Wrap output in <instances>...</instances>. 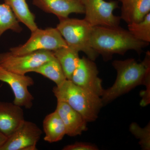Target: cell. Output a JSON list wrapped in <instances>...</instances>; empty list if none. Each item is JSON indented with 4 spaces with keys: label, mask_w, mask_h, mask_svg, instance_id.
<instances>
[{
    "label": "cell",
    "mask_w": 150,
    "mask_h": 150,
    "mask_svg": "<svg viewBox=\"0 0 150 150\" xmlns=\"http://www.w3.org/2000/svg\"><path fill=\"white\" fill-rule=\"evenodd\" d=\"M33 4L45 12L55 15L59 19L69 17L71 13H84L81 0H33Z\"/></svg>",
    "instance_id": "cell-11"
},
{
    "label": "cell",
    "mask_w": 150,
    "mask_h": 150,
    "mask_svg": "<svg viewBox=\"0 0 150 150\" xmlns=\"http://www.w3.org/2000/svg\"><path fill=\"white\" fill-rule=\"evenodd\" d=\"M67 46V43L56 28H38L31 32L25 43L10 48L9 51L13 55H21L43 50L54 51Z\"/></svg>",
    "instance_id": "cell-5"
},
{
    "label": "cell",
    "mask_w": 150,
    "mask_h": 150,
    "mask_svg": "<svg viewBox=\"0 0 150 150\" xmlns=\"http://www.w3.org/2000/svg\"><path fill=\"white\" fill-rule=\"evenodd\" d=\"M84 8L85 20L92 27L119 26L121 18L114 15L118 2L105 0H81Z\"/></svg>",
    "instance_id": "cell-7"
},
{
    "label": "cell",
    "mask_w": 150,
    "mask_h": 150,
    "mask_svg": "<svg viewBox=\"0 0 150 150\" xmlns=\"http://www.w3.org/2000/svg\"><path fill=\"white\" fill-rule=\"evenodd\" d=\"M98 149L95 145L85 142H76L72 144L65 146L63 150H97Z\"/></svg>",
    "instance_id": "cell-22"
},
{
    "label": "cell",
    "mask_w": 150,
    "mask_h": 150,
    "mask_svg": "<svg viewBox=\"0 0 150 150\" xmlns=\"http://www.w3.org/2000/svg\"><path fill=\"white\" fill-rule=\"evenodd\" d=\"M112 66L117 71L115 82L105 90L101 97L103 105L108 104L118 97L127 93L137 86L144 85L146 95L150 94V54L148 51L143 62L135 59L115 60Z\"/></svg>",
    "instance_id": "cell-1"
},
{
    "label": "cell",
    "mask_w": 150,
    "mask_h": 150,
    "mask_svg": "<svg viewBox=\"0 0 150 150\" xmlns=\"http://www.w3.org/2000/svg\"><path fill=\"white\" fill-rule=\"evenodd\" d=\"M7 139L8 137L0 131V149L5 144Z\"/></svg>",
    "instance_id": "cell-23"
},
{
    "label": "cell",
    "mask_w": 150,
    "mask_h": 150,
    "mask_svg": "<svg viewBox=\"0 0 150 150\" xmlns=\"http://www.w3.org/2000/svg\"><path fill=\"white\" fill-rule=\"evenodd\" d=\"M10 7L19 22L24 24L33 32L38 28L35 16L29 9L26 0H4Z\"/></svg>",
    "instance_id": "cell-16"
},
{
    "label": "cell",
    "mask_w": 150,
    "mask_h": 150,
    "mask_svg": "<svg viewBox=\"0 0 150 150\" xmlns=\"http://www.w3.org/2000/svg\"><path fill=\"white\" fill-rule=\"evenodd\" d=\"M130 132L139 140V144L142 149H150V122L146 127L142 128L137 123L133 122L130 125Z\"/></svg>",
    "instance_id": "cell-21"
},
{
    "label": "cell",
    "mask_w": 150,
    "mask_h": 150,
    "mask_svg": "<svg viewBox=\"0 0 150 150\" xmlns=\"http://www.w3.org/2000/svg\"><path fill=\"white\" fill-rule=\"evenodd\" d=\"M22 107L14 103L0 101V131L8 137L25 121Z\"/></svg>",
    "instance_id": "cell-12"
},
{
    "label": "cell",
    "mask_w": 150,
    "mask_h": 150,
    "mask_svg": "<svg viewBox=\"0 0 150 150\" xmlns=\"http://www.w3.org/2000/svg\"><path fill=\"white\" fill-rule=\"evenodd\" d=\"M55 110L64 124L67 136L76 137L87 130V122L83 117L66 103L57 101Z\"/></svg>",
    "instance_id": "cell-13"
},
{
    "label": "cell",
    "mask_w": 150,
    "mask_h": 150,
    "mask_svg": "<svg viewBox=\"0 0 150 150\" xmlns=\"http://www.w3.org/2000/svg\"><path fill=\"white\" fill-rule=\"evenodd\" d=\"M42 131L35 123L25 121L13 133L0 150H36Z\"/></svg>",
    "instance_id": "cell-9"
},
{
    "label": "cell",
    "mask_w": 150,
    "mask_h": 150,
    "mask_svg": "<svg viewBox=\"0 0 150 150\" xmlns=\"http://www.w3.org/2000/svg\"><path fill=\"white\" fill-rule=\"evenodd\" d=\"M121 4V19L128 24L142 20L150 13V0H118Z\"/></svg>",
    "instance_id": "cell-14"
},
{
    "label": "cell",
    "mask_w": 150,
    "mask_h": 150,
    "mask_svg": "<svg viewBox=\"0 0 150 150\" xmlns=\"http://www.w3.org/2000/svg\"><path fill=\"white\" fill-rule=\"evenodd\" d=\"M128 30L138 40L143 42H150V13L142 20L128 24Z\"/></svg>",
    "instance_id": "cell-20"
},
{
    "label": "cell",
    "mask_w": 150,
    "mask_h": 150,
    "mask_svg": "<svg viewBox=\"0 0 150 150\" xmlns=\"http://www.w3.org/2000/svg\"><path fill=\"white\" fill-rule=\"evenodd\" d=\"M56 28L68 46L78 52H83L88 59L94 61L99 56L91 46L93 27L84 19H60Z\"/></svg>",
    "instance_id": "cell-4"
},
{
    "label": "cell",
    "mask_w": 150,
    "mask_h": 150,
    "mask_svg": "<svg viewBox=\"0 0 150 150\" xmlns=\"http://www.w3.org/2000/svg\"><path fill=\"white\" fill-rule=\"evenodd\" d=\"M33 72L37 73L48 78L59 86L67 80L61 64L56 57L41 65Z\"/></svg>",
    "instance_id": "cell-18"
},
{
    "label": "cell",
    "mask_w": 150,
    "mask_h": 150,
    "mask_svg": "<svg viewBox=\"0 0 150 150\" xmlns=\"http://www.w3.org/2000/svg\"><path fill=\"white\" fill-rule=\"evenodd\" d=\"M57 101L67 103L79 113L87 122L95 121L102 108L101 97L86 89L76 85L69 80L53 88Z\"/></svg>",
    "instance_id": "cell-3"
},
{
    "label": "cell",
    "mask_w": 150,
    "mask_h": 150,
    "mask_svg": "<svg viewBox=\"0 0 150 150\" xmlns=\"http://www.w3.org/2000/svg\"><path fill=\"white\" fill-rule=\"evenodd\" d=\"M54 57V52L50 51H38L21 55H13L8 51L0 53V66L10 71L25 75Z\"/></svg>",
    "instance_id": "cell-6"
},
{
    "label": "cell",
    "mask_w": 150,
    "mask_h": 150,
    "mask_svg": "<svg viewBox=\"0 0 150 150\" xmlns=\"http://www.w3.org/2000/svg\"><path fill=\"white\" fill-rule=\"evenodd\" d=\"M98 74L97 67L94 61L88 57H83L80 59L70 80L101 97L104 89L102 86V79Z\"/></svg>",
    "instance_id": "cell-10"
},
{
    "label": "cell",
    "mask_w": 150,
    "mask_h": 150,
    "mask_svg": "<svg viewBox=\"0 0 150 150\" xmlns=\"http://www.w3.org/2000/svg\"><path fill=\"white\" fill-rule=\"evenodd\" d=\"M16 16L6 4H0V38L7 30L21 33L22 28Z\"/></svg>",
    "instance_id": "cell-19"
},
{
    "label": "cell",
    "mask_w": 150,
    "mask_h": 150,
    "mask_svg": "<svg viewBox=\"0 0 150 150\" xmlns=\"http://www.w3.org/2000/svg\"><path fill=\"white\" fill-rule=\"evenodd\" d=\"M0 81L11 88L14 96L13 103L26 109L32 108L34 97L28 90V87L34 83L32 78L10 71L0 66Z\"/></svg>",
    "instance_id": "cell-8"
},
{
    "label": "cell",
    "mask_w": 150,
    "mask_h": 150,
    "mask_svg": "<svg viewBox=\"0 0 150 150\" xmlns=\"http://www.w3.org/2000/svg\"><path fill=\"white\" fill-rule=\"evenodd\" d=\"M91 46L105 60H109L114 54L124 55L129 50L138 54L149 43L134 37L129 30L119 27H93L90 38Z\"/></svg>",
    "instance_id": "cell-2"
},
{
    "label": "cell",
    "mask_w": 150,
    "mask_h": 150,
    "mask_svg": "<svg viewBox=\"0 0 150 150\" xmlns=\"http://www.w3.org/2000/svg\"><path fill=\"white\" fill-rule=\"evenodd\" d=\"M44 140L49 143L61 141L66 134L64 124L56 110L46 115L43 123Z\"/></svg>",
    "instance_id": "cell-15"
},
{
    "label": "cell",
    "mask_w": 150,
    "mask_h": 150,
    "mask_svg": "<svg viewBox=\"0 0 150 150\" xmlns=\"http://www.w3.org/2000/svg\"><path fill=\"white\" fill-rule=\"evenodd\" d=\"M53 52L61 64L66 78L70 80L80 59L79 52L69 46L59 48Z\"/></svg>",
    "instance_id": "cell-17"
}]
</instances>
